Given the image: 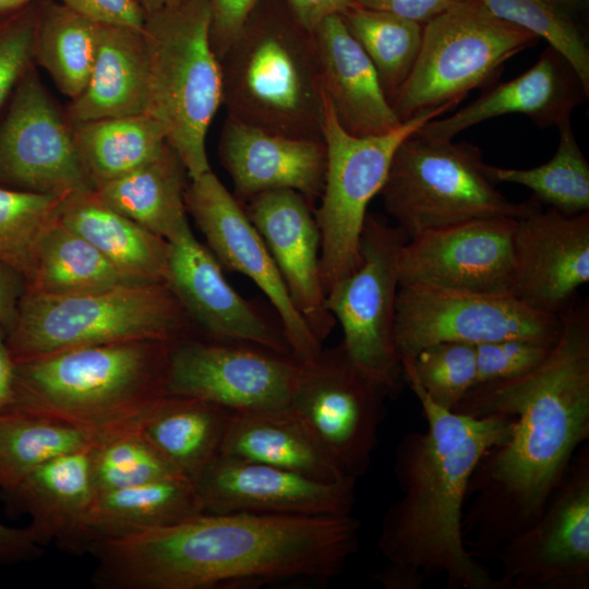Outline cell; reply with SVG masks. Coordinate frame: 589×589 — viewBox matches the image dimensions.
Listing matches in <instances>:
<instances>
[{"mask_svg":"<svg viewBox=\"0 0 589 589\" xmlns=\"http://www.w3.org/2000/svg\"><path fill=\"white\" fill-rule=\"evenodd\" d=\"M516 221L506 216L476 218L407 240L399 255L400 285L510 294Z\"/></svg>","mask_w":589,"mask_h":589,"instance_id":"ac0fdd59","label":"cell"},{"mask_svg":"<svg viewBox=\"0 0 589 589\" xmlns=\"http://www.w3.org/2000/svg\"><path fill=\"white\" fill-rule=\"evenodd\" d=\"M537 37L493 15L479 0H462L423 25L414 67L390 101L401 122L488 86L504 63Z\"/></svg>","mask_w":589,"mask_h":589,"instance_id":"9c48e42d","label":"cell"},{"mask_svg":"<svg viewBox=\"0 0 589 589\" xmlns=\"http://www.w3.org/2000/svg\"><path fill=\"white\" fill-rule=\"evenodd\" d=\"M362 8L388 12L424 25L462 0H356Z\"/></svg>","mask_w":589,"mask_h":589,"instance_id":"7dc6e473","label":"cell"},{"mask_svg":"<svg viewBox=\"0 0 589 589\" xmlns=\"http://www.w3.org/2000/svg\"><path fill=\"white\" fill-rule=\"evenodd\" d=\"M546 358L532 371L474 385L452 411L514 419L508 438L476 467L464 539L477 557L495 555L543 513L589 437V304L575 298Z\"/></svg>","mask_w":589,"mask_h":589,"instance_id":"6da1fadb","label":"cell"},{"mask_svg":"<svg viewBox=\"0 0 589 589\" xmlns=\"http://www.w3.org/2000/svg\"><path fill=\"white\" fill-rule=\"evenodd\" d=\"M588 95L570 63L549 46L526 72L495 85L449 117L428 121L418 132L454 140L478 123L508 113L525 115L539 128L558 127L570 120Z\"/></svg>","mask_w":589,"mask_h":589,"instance_id":"cb8c5ba5","label":"cell"},{"mask_svg":"<svg viewBox=\"0 0 589 589\" xmlns=\"http://www.w3.org/2000/svg\"><path fill=\"white\" fill-rule=\"evenodd\" d=\"M493 15L548 41L589 91V47L575 17L549 0H479Z\"/></svg>","mask_w":589,"mask_h":589,"instance_id":"60d3db41","label":"cell"},{"mask_svg":"<svg viewBox=\"0 0 589 589\" xmlns=\"http://www.w3.org/2000/svg\"><path fill=\"white\" fill-rule=\"evenodd\" d=\"M221 165L242 204L272 190L289 189L311 204L324 187L323 141L292 137L227 118L219 141Z\"/></svg>","mask_w":589,"mask_h":589,"instance_id":"603a6c76","label":"cell"},{"mask_svg":"<svg viewBox=\"0 0 589 589\" xmlns=\"http://www.w3.org/2000/svg\"><path fill=\"white\" fill-rule=\"evenodd\" d=\"M407 240L396 225L368 213L359 267L325 296L328 311L342 328L346 352L388 396L399 393L405 380L394 324L399 255Z\"/></svg>","mask_w":589,"mask_h":589,"instance_id":"8fae6325","label":"cell"},{"mask_svg":"<svg viewBox=\"0 0 589 589\" xmlns=\"http://www.w3.org/2000/svg\"><path fill=\"white\" fill-rule=\"evenodd\" d=\"M59 456L1 492L8 507L27 514L26 526L41 546L58 544L65 551L85 552L84 524L96 492L91 474V448Z\"/></svg>","mask_w":589,"mask_h":589,"instance_id":"d4e9b609","label":"cell"},{"mask_svg":"<svg viewBox=\"0 0 589 589\" xmlns=\"http://www.w3.org/2000/svg\"><path fill=\"white\" fill-rule=\"evenodd\" d=\"M81 164L94 188L156 158L168 143L163 127L148 115L73 122Z\"/></svg>","mask_w":589,"mask_h":589,"instance_id":"d6a6232c","label":"cell"},{"mask_svg":"<svg viewBox=\"0 0 589 589\" xmlns=\"http://www.w3.org/2000/svg\"><path fill=\"white\" fill-rule=\"evenodd\" d=\"M356 479L321 481L290 470L218 455L194 481L204 513L349 515Z\"/></svg>","mask_w":589,"mask_h":589,"instance_id":"ffe728a7","label":"cell"},{"mask_svg":"<svg viewBox=\"0 0 589 589\" xmlns=\"http://www.w3.org/2000/svg\"><path fill=\"white\" fill-rule=\"evenodd\" d=\"M430 399L453 410L476 385V349L465 342H437L421 349L413 359L400 360Z\"/></svg>","mask_w":589,"mask_h":589,"instance_id":"b9f144b4","label":"cell"},{"mask_svg":"<svg viewBox=\"0 0 589 589\" xmlns=\"http://www.w3.org/2000/svg\"><path fill=\"white\" fill-rule=\"evenodd\" d=\"M324 93L337 120L349 133H386L402 122L382 87L378 74L341 15L325 19L312 34Z\"/></svg>","mask_w":589,"mask_h":589,"instance_id":"484cf974","label":"cell"},{"mask_svg":"<svg viewBox=\"0 0 589 589\" xmlns=\"http://www.w3.org/2000/svg\"><path fill=\"white\" fill-rule=\"evenodd\" d=\"M220 65L228 117L323 141L325 93L314 38L285 0L259 1Z\"/></svg>","mask_w":589,"mask_h":589,"instance_id":"5b68a950","label":"cell"},{"mask_svg":"<svg viewBox=\"0 0 589 589\" xmlns=\"http://www.w3.org/2000/svg\"><path fill=\"white\" fill-rule=\"evenodd\" d=\"M404 376L426 430L406 434L397 446L394 471L401 495L382 521L378 548L386 563L375 578L386 589H421L434 579L448 589H505L467 549L464 508L476 467L508 438L514 419L442 408L410 372Z\"/></svg>","mask_w":589,"mask_h":589,"instance_id":"3957f363","label":"cell"},{"mask_svg":"<svg viewBox=\"0 0 589 589\" xmlns=\"http://www.w3.org/2000/svg\"><path fill=\"white\" fill-rule=\"evenodd\" d=\"M39 0H0V20Z\"/></svg>","mask_w":589,"mask_h":589,"instance_id":"11a10c76","label":"cell"},{"mask_svg":"<svg viewBox=\"0 0 589 589\" xmlns=\"http://www.w3.org/2000/svg\"><path fill=\"white\" fill-rule=\"evenodd\" d=\"M96 440L68 423L34 413H0V491L17 485L41 465L83 449Z\"/></svg>","mask_w":589,"mask_h":589,"instance_id":"d590c367","label":"cell"},{"mask_svg":"<svg viewBox=\"0 0 589 589\" xmlns=\"http://www.w3.org/2000/svg\"><path fill=\"white\" fill-rule=\"evenodd\" d=\"M556 7L561 8L569 15L576 19V15L584 13L589 5V0H549Z\"/></svg>","mask_w":589,"mask_h":589,"instance_id":"db71d44e","label":"cell"},{"mask_svg":"<svg viewBox=\"0 0 589 589\" xmlns=\"http://www.w3.org/2000/svg\"><path fill=\"white\" fill-rule=\"evenodd\" d=\"M209 0H184L145 15L148 52L146 115L164 129L190 179L212 170L211 123L223 104V72L211 41Z\"/></svg>","mask_w":589,"mask_h":589,"instance_id":"52a82bcc","label":"cell"},{"mask_svg":"<svg viewBox=\"0 0 589 589\" xmlns=\"http://www.w3.org/2000/svg\"><path fill=\"white\" fill-rule=\"evenodd\" d=\"M300 368L291 354L194 337L173 344L166 390L232 412L277 410L289 407Z\"/></svg>","mask_w":589,"mask_h":589,"instance_id":"9a60e30c","label":"cell"},{"mask_svg":"<svg viewBox=\"0 0 589 589\" xmlns=\"http://www.w3.org/2000/svg\"><path fill=\"white\" fill-rule=\"evenodd\" d=\"M41 556V545L27 527L15 528L0 522V564L31 562Z\"/></svg>","mask_w":589,"mask_h":589,"instance_id":"681fc988","label":"cell"},{"mask_svg":"<svg viewBox=\"0 0 589 589\" xmlns=\"http://www.w3.org/2000/svg\"><path fill=\"white\" fill-rule=\"evenodd\" d=\"M145 15L177 7L184 0H134Z\"/></svg>","mask_w":589,"mask_h":589,"instance_id":"f5cc1de1","label":"cell"},{"mask_svg":"<svg viewBox=\"0 0 589 589\" xmlns=\"http://www.w3.org/2000/svg\"><path fill=\"white\" fill-rule=\"evenodd\" d=\"M574 455L540 517L495 555L505 589L589 588V446Z\"/></svg>","mask_w":589,"mask_h":589,"instance_id":"5bb4252c","label":"cell"},{"mask_svg":"<svg viewBox=\"0 0 589 589\" xmlns=\"http://www.w3.org/2000/svg\"><path fill=\"white\" fill-rule=\"evenodd\" d=\"M454 107L446 104L421 112L386 133L357 136L341 127L325 95L322 137L326 170L321 203L314 209L325 296L361 263L360 238L368 206L384 185L398 146L424 123Z\"/></svg>","mask_w":589,"mask_h":589,"instance_id":"30bf717a","label":"cell"},{"mask_svg":"<svg viewBox=\"0 0 589 589\" xmlns=\"http://www.w3.org/2000/svg\"><path fill=\"white\" fill-rule=\"evenodd\" d=\"M561 327V315L533 310L512 294L424 284L400 285L397 292L394 333L400 360L446 341L474 346L524 337L555 342Z\"/></svg>","mask_w":589,"mask_h":589,"instance_id":"7c38bea8","label":"cell"},{"mask_svg":"<svg viewBox=\"0 0 589 589\" xmlns=\"http://www.w3.org/2000/svg\"><path fill=\"white\" fill-rule=\"evenodd\" d=\"M166 284L204 338L293 356L279 320H272L231 287L218 261L192 230L169 242Z\"/></svg>","mask_w":589,"mask_h":589,"instance_id":"44dd1931","label":"cell"},{"mask_svg":"<svg viewBox=\"0 0 589 589\" xmlns=\"http://www.w3.org/2000/svg\"><path fill=\"white\" fill-rule=\"evenodd\" d=\"M135 284L58 217L43 233L26 290L75 294Z\"/></svg>","mask_w":589,"mask_h":589,"instance_id":"836d02e7","label":"cell"},{"mask_svg":"<svg viewBox=\"0 0 589 589\" xmlns=\"http://www.w3.org/2000/svg\"><path fill=\"white\" fill-rule=\"evenodd\" d=\"M260 0H209L212 9L211 41L220 59L236 40Z\"/></svg>","mask_w":589,"mask_h":589,"instance_id":"f6af8a7d","label":"cell"},{"mask_svg":"<svg viewBox=\"0 0 589 589\" xmlns=\"http://www.w3.org/2000/svg\"><path fill=\"white\" fill-rule=\"evenodd\" d=\"M101 24L142 29L145 13L134 0H56Z\"/></svg>","mask_w":589,"mask_h":589,"instance_id":"bcb514c9","label":"cell"},{"mask_svg":"<svg viewBox=\"0 0 589 589\" xmlns=\"http://www.w3.org/2000/svg\"><path fill=\"white\" fill-rule=\"evenodd\" d=\"M172 346L134 340L15 361L14 394L7 410L68 423L96 441L140 425L167 396Z\"/></svg>","mask_w":589,"mask_h":589,"instance_id":"277c9868","label":"cell"},{"mask_svg":"<svg viewBox=\"0 0 589 589\" xmlns=\"http://www.w3.org/2000/svg\"><path fill=\"white\" fill-rule=\"evenodd\" d=\"M231 413L203 399L167 395L141 426L158 450L194 483L218 457Z\"/></svg>","mask_w":589,"mask_h":589,"instance_id":"1f68e13d","label":"cell"},{"mask_svg":"<svg viewBox=\"0 0 589 589\" xmlns=\"http://www.w3.org/2000/svg\"><path fill=\"white\" fill-rule=\"evenodd\" d=\"M204 513L195 484L177 476L98 493L84 524V546L170 526Z\"/></svg>","mask_w":589,"mask_h":589,"instance_id":"4dcf8cb0","label":"cell"},{"mask_svg":"<svg viewBox=\"0 0 589 589\" xmlns=\"http://www.w3.org/2000/svg\"><path fill=\"white\" fill-rule=\"evenodd\" d=\"M341 17L372 61L390 103L414 67L422 44L423 25L362 7Z\"/></svg>","mask_w":589,"mask_h":589,"instance_id":"74e56055","label":"cell"},{"mask_svg":"<svg viewBox=\"0 0 589 589\" xmlns=\"http://www.w3.org/2000/svg\"><path fill=\"white\" fill-rule=\"evenodd\" d=\"M190 179L176 152L167 147L137 169L94 188V196L168 242L191 230L185 207Z\"/></svg>","mask_w":589,"mask_h":589,"instance_id":"f546056e","label":"cell"},{"mask_svg":"<svg viewBox=\"0 0 589 589\" xmlns=\"http://www.w3.org/2000/svg\"><path fill=\"white\" fill-rule=\"evenodd\" d=\"M555 342L512 337L474 345L476 385L512 380L536 369Z\"/></svg>","mask_w":589,"mask_h":589,"instance_id":"ee69618b","label":"cell"},{"mask_svg":"<svg viewBox=\"0 0 589 589\" xmlns=\"http://www.w3.org/2000/svg\"><path fill=\"white\" fill-rule=\"evenodd\" d=\"M99 24L56 0H45L33 61L61 94L75 99L86 86L97 52Z\"/></svg>","mask_w":589,"mask_h":589,"instance_id":"e575fe53","label":"cell"},{"mask_svg":"<svg viewBox=\"0 0 589 589\" xmlns=\"http://www.w3.org/2000/svg\"><path fill=\"white\" fill-rule=\"evenodd\" d=\"M64 197L0 187V262L20 273L26 284L40 238L58 217Z\"/></svg>","mask_w":589,"mask_h":589,"instance_id":"ab89813d","label":"cell"},{"mask_svg":"<svg viewBox=\"0 0 589 589\" xmlns=\"http://www.w3.org/2000/svg\"><path fill=\"white\" fill-rule=\"evenodd\" d=\"M25 290L24 277L0 262V325L7 334L16 321L20 301Z\"/></svg>","mask_w":589,"mask_h":589,"instance_id":"f907efd6","label":"cell"},{"mask_svg":"<svg viewBox=\"0 0 589 589\" xmlns=\"http://www.w3.org/2000/svg\"><path fill=\"white\" fill-rule=\"evenodd\" d=\"M59 218L130 281L166 283L169 242L108 207L92 191L65 196Z\"/></svg>","mask_w":589,"mask_h":589,"instance_id":"f1b7e54d","label":"cell"},{"mask_svg":"<svg viewBox=\"0 0 589 589\" xmlns=\"http://www.w3.org/2000/svg\"><path fill=\"white\" fill-rule=\"evenodd\" d=\"M296 21L310 34L332 15H342L360 5L356 0H285Z\"/></svg>","mask_w":589,"mask_h":589,"instance_id":"c3c4849f","label":"cell"},{"mask_svg":"<svg viewBox=\"0 0 589 589\" xmlns=\"http://www.w3.org/2000/svg\"><path fill=\"white\" fill-rule=\"evenodd\" d=\"M386 396L340 342L301 362L289 409L340 469L357 479L371 464Z\"/></svg>","mask_w":589,"mask_h":589,"instance_id":"4fadbf2b","label":"cell"},{"mask_svg":"<svg viewBox=\"0 0 589 589\" xmlns=\"http://www.w3.org/2000/svg\"><path fill=\"white\" fill-rule=\"evenodd\" d=\"M219 455L290 470L326 482L356 479L340 469L289 407L232 412Z\"/></svg>","mask_w":589,"mask_h":589,"instance_id":"83f0119b","label":"cell"},{"mask_svg":"<svg viewBox=\"0 0 589 589\" xmlns=\"http://www.w3.org/2000/svg\"><path fill=\"white\" fill-rule=\"evenodd\" d=\"M44 2H34L0 20V110L34 64V39Z\"/></svg>","mask_w":589,"mask_h":589,"instance_id":"7bdbcfd3","label":"cell"},{"mask_svg":"<svg viewBox=\"0 0 589 589\" xmlns=\"http://www.w3.org/2000/svg\"><path fill=\"white\" fill-rule=\"evenodd\" d=\"M166 283L129 284L75 294L25 290L7 334L14 361L104 344L201 337Z\"/></svg>","mask_w":589,"mask_h":589,"instance_id":"8992f818","label":"cell"},{"mask_svg":"<svg viewBox=\"0 0 589 589\" xmlns=\"http://www.w3.org/2000/svg\"><path fill=\"white\" fill-rule=\"evenodd\" d=\"M15 361L7 344V332L0 325V413L7 410L14 394Z\"/></svg>","mask_w":589,"mask_h":589,"instance_id":"816d5d0a","label":"cell"},{"mask_svg":"<svg viewBox=\"0 0 589 589\" xmlns=\"http://www.w3.org/2000/svg\"><path fill=\"white\" fill-rule=\"evenodd\" d=\"M558 143L553 157L538 167L512 169L486 166L496 182L526 187L533 199L566 215L589 212V164L574 135L570 120L558 127Z\"/></svg>","mask_w":589,"mask_h":589,"instance_id":"8d00e7d4","label":"cell"},{"mask_svg":"<svg viewBox=\"0 0 589 589\" xmlns=\"http://www.w3.org/2000/svg\"><path fill=\"white\" fill-rule=\"evenodd\" d=\"M510 294L527 306L561 315L589 280V212L566 215L541 204L517 218Z\"/></svg>","mask_w":589,"mask_h":589,"instance_id":"d6986e66","label":"cell"},{"mask_svg":"<svg viewBox=\"0 0 589 589\" xmlns=\"http://www.w3.org/2000/svg\"><path fill=\"white\" fill-rule=\"evenodd\" d=\"M349 515L202 513L180 522L93 542L99 589H253L328 581L358 548Z\"/></svg>","mask_w":589,"mask_h":589,"instance_id":"7a4b0ae2","label":"cell"},{"mask_svg":"<svg viewBox=\"0 0 589 589\" xmlns=\"http://www.w3.org/2000/svg\"><path fill=\"white\" fill-rule=\"evenodd\" d=\"M91 474L96 494L182 476L141 424L97 440L91 448Z\"/></svg>","mask_w":589,"mask_h":589,"instance_id":"f35d334b","label":"cell"},{"mask_svg":"<svg viewBox=\"0 0 589 589\" xmlns=\"http://www.w3.org/2000/svg\"><path fill=\"white\" fill-rule=\"evenodd\" d=\"M34 65L15 86L0 122V187L63 197L91 192L71 122Z\"/></svg>","mask_w":589,"mask_h":589,"instance_id":"2e32d148","label":"cell"},{"mask_svg":"<svg viewBox=\"0 0 589 589\" xmlns=\"http://www.w3.org/2000/svg\"><path fill=\"white\" fill-rule=\"evenodd\" d=\"M148 73L143 31L100 23L97 52L86 86L65 109L69 121L146 115Z\"/></svg>","mask_w":589,"mask_h":589,"instance_id":"4316f807","label":"cell"},{"mask_svg":"<svg viewBox=\"0 0 589 589\" xmlns=\"http://www.w3.org/2000/svg\"><path fill=\"white\" fill-rule=\"evenodd\" d=\"M481 151L467 142L418 132L398 146L378 194L408 240L470 219L520 218L539 203H514L486 172Z\"/></svg>","mask_w":589,"mask_h":589,"instance_id":"ba28073f","label":"cell"},{"mask_svg":"<svg viewBox=\"0 0 589 589\" xmlns=\"http://www.w3.org/2000/svg\"><path fill=\"white\" fill-rule=\"evenodd\" d=\"M244 211L264 240L290 299L322 344L336 320L321 283L320 231L312 204L299 192L280 189L244 202Z\"/></svg>","mask_w":589,"mask_h":589,"instance_id":"7402d4cb","label":"cell"},{"mask_svg":"<svg viewBox=\"0 0 589 589\" xmlns=\"http://www.w3.org/2000/svg\"><path fill=\"white\" fill-rule=\"evenodd\" d=\"M184 201L188 214L220 266L245 275L267 297L294 358L300 362L315 358L322 344L293 305L264 240L242 204L212 170L190 179Z\"/></svg>","mask_w":589,"mask_h":589,"instance_id":"e0dca14e","label":"cell"}]
</instances>
